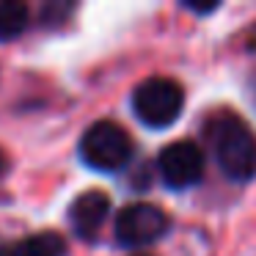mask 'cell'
I'll return each instance as SVG.
<instances>
[{"label": "cell", "instance_id": "10", "mask_svg": "<svg viewBox=\"0 0 256 256\" xmlns=\"http://www.w3.org/2000/svg\"><path fill=\"white\" fill-rule=\"evenodd\" d=\"M184 8H188V12H193V14H198V17H204V14L218 12V8H220V3H210V6H193V3H184Z\"/></svg>", "mask_w": 256, "mask_h": 256}, {"label": "cell", "instance_id": "4", "mask_svg": "<svg viewBox=\"0 0 256 256\" xmlns=\"http://www.w3.org/2000/svg\"><path fill=\"white\" fill-rule=\"evenodd\" d=\"M171 228V218L166 210L149 201H135L116 212L113 220V237L122 248H146L160 242Z\"/></svg>", "mask_w": 256, "mask_h": 256}, {"label": "cell", "instance_id": "7", "mask_svg": "<svg viewBox=\"0 0 256 256\" xmlns=\"http://www.w3.org/2000/svg\"><path fill=\"white\" fill-rule=\"evenodd\" d=\"M66 240L58 232H39L17 240L8 248H0V256H66Z\"/></svg>", "mask_w": 256, "mask_h": 256}, {"label": "cell", "instance_id": "1", "mask_svg": "<svg viewBox=\"0 0 256 256\" xmlns=\"http://www.w3.org/2000/svg\"><path fill=\"white\" fill-rule=\"evenodd\" d=\"M204 138L228 182H250L256 176V135L234 110L212 113L204 122Z\"/></svg>", "mask_w": 256, "mask_h": 256}, {"label": "cell", "instance_id": "2", "mask_svg": "<svg viewBox=\"0 0 256 256\" xmlns=\"http://www.w3.org/2000/svg\"><path fill=\"white\" fill-rule=\"evenodd\" d=\"M80 160L100 174H116L132 160L135 144L130 138V132L116 122H94L80 138Z\"/></svg>", "mask_w": 256, "mask_h": 256}, {"label": "cell", "instance_id": "6", "mask_svg": "<svg viewBox=\"0 0 256 256\" xmlns=\"http://www.w3.org/2000/svg\"><path fill=\"white\" fill-rule=\"evenodd\" d=\"M108 218H110V198L102 190H86L69 206V226H72L74 237L86 240V242L100 237Z\"/></svg>", "mask_w": 256, "mask_h": 256}, {"label": "cell", "instance_id": "5", "mask_svg": "<svg viewBox=\"0 0 256 256\" xmlns=\"http://www.w3.org/2000/svg\"><path fill=\"white\" fill-rule=\"evenodd\" d=\"M204 149L196 140H174L157 154V176L168 190H190L204 179Z\"/></svg>", "mask_w": 256, "mask_h": 256}, {"label": "cell", "instance_id": "11", "mask_svg": "<svg viewBox=\"0 0 256 256\" xmlns=\"http://www.w3.org/2000/svg\"><path fill=\"white\" fill-rule=\"evenodd\" d=\"M3 168H6V154H3V149H0V174H3Z\"/></svg>", "mask_w": 256, "mask_h": 256}, {"label": "cell", "instance_id": "8", "mask_svg": "<svg viewBox=\"0 0 256 256\" xmlns=\"http://www.w3.org/2000/svg\"><path fill=\"white\" fill-rule=\"evenodd\" d=\"M30 12L20 0H0V42H14L28 30Z\"/></svg>", "mask_w": 256, "mask_h": 256}, {"label": "cell", "instance_id": "3", "mask_svg": "<svg viewBox=\"0 0 256 256\" xmlns=\"http://www.w3.org/2000/svg\"><path fill=\"white\" fill-rule=\"evenodd\" d=\"M132 113L144 127L149 130H168L184 108V91L171 78H149L135 86L132 91Z\"/></svg>", "mask_w": 256, "mask_h": 256}, {"label": "cell", "instance_id": "9", "mask_svg": "<svg viewBox=\"0 0 256 256\" xmlns=\"http://www.w3.org/2000/svg\"><path fill=\"white\" fill-rule=\"evenodd\" d=\"M69 14H72V6H69V3H58V0L56 3H44V6H42V25H44V28H56V25H61Z\"/></svg>", "mask_w": 256, "mask_h": 256}]
</instances>
